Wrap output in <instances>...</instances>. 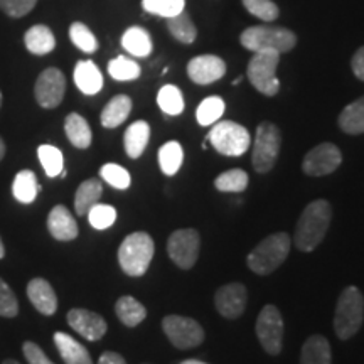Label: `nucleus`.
<instances>
[{
	"label": "nucleus",
	"instance_id": "1",
	"mask_svg": "<svg viewBox=\"0 0 364 364\" xmlns=\"http://www.w3.org/2000/svg\"><path fill=\"white\" fill-rule=\"evenodd\" d=\"M332 220V208L326 199L312 201L304 209L300 220L295 228L294 243L300 252H312L316 250L329 230Z\"/></svg>",
	"mask_w": 364,
	"mask_h": 364
},
{
	"label": "nucleus",
	"instance_id": "2",
	"mask_svg": "<svg viewBox=\"0 0 364 364\" xmlns=\"http://www.w3.org/2000/svg\"><path fill=\"white\" fill-rule=\"evenodd\" d=\"M240 43L253 53L275 51L282 54L292 51L297 44V36L284 26H253L241 33Z\"/></svg>",
	"mask_w": 364,
	"mask_h": 364
},
{
	"label": "nucleus",
	"instance_id": "3",
	"mask_svg": "<svg viewBox=\"0 0 364 364\" xmlns=\"http://www.w3.org/2000/svg\"><path fill=\"white\" fill-rule=\"evenodd\" d=\"M364 321V297L358 287L349 285L341 292L334 314V331L341 341L351 339Z\"/></svg>",
	"mask_w": 364,
	"mask_h": 364
},
{
	"label": "nucleus",
	"instance_id": "4",
	"mask_svg": "<svg viewBox=\"0 0 364 364\" xmlns=\"http://www.w3.org/2000/svg\"><path fill=\"white\" fill-rule=\"evenodd\" d=\"M156 245L145 231H135L122 241L118 248V263L129 277H142L149 270Z\"/></svg>",
	"mask_w": 364,
	"mask_h": 364
},
{
	"label": "nucleus",
	"instance_id": "5",
	"mask_svg": "<svg viewBox=\"0 0 364 364\" xmlns=\"http://www.w3.org/2000/svg\"><path fill=\"white\" fill-rule=\"evenodd\" d=\"M289 252L290 236L284 231L267 236L248 255L247 262L250 270L257 273V275H268V273L275 272L287 260Z\"/></svg>",
	"mask_w": 364,
	"mask_h": 364
},
{
	"label": "nucleus",
	"instance_id": "6",
	"mask_svg": "<svg viewBox=\"0 0 364 364\" xmlns=\"http://www.w3.org/2000/svg\"><path fill=\"white\" fill-rule=\"evenodd\" d=\"M282 147V134L277 125L270 122H263L258 125L257 135H255L252 164L253 169L258 174H267L277 164Z\"/></svg>",
	"mask_w": 364,
	"mask_h": 364
},
{
	"label": "nucleus",
	"instance_id": "7",
	"mask_svg": "<svg viewBox=\"0 0 364 364\" xmlns=\"http://www.w3.org/2000/svg\"><path fill=\"white\" fill-rule=\"evenodd\" d=\"M208 140L218 152L228 157L243 156L252 144L250 132L231 120L216 122V125L209 130Z\"/></svg>",
	"mask_w": 364,
	"mask_h": 364
},
{
	"label": "nucleus",
	"instance_id": "8",
	"mask_svg": "<svg viewBox=\"0 0 364 364\" xmlns=\"http://www.w3.org/2000/svg\"><path fill=\"white\" fill-rule=\"evenodd\" d=\"M279 63L280 53L275 51L255 53V56L248 63L247 76L250 83L265 97H275L280 91V81L275 76Z\"/></svg>",
	"mask_w": 364,
	"mask_h": 364
},
{
	"label": "nucleus",
	"instance_id": "9",
	"mask_svg": "<svg viewBox=\"0 0 364 364\" xmlns=\"http://www.w3.org/2000/svg\"><path fill=\"white\" fill-rule=\"evenodd\" d=\"M255 331H257V338L262 348L272 356H279L284 346V318L279 307H263L255 324Z\"/></svg>",
	"mask_w": 364,
	"mask_h": 364
},
{
	"label": "nucleus",
	"instance_id": "10",
	"mask_svg": "<svg viewBox=\"0 0 364 364\" xmlns=\"http://www.w3.org/2000/svg\"><path fill=\"white\" fill-rule=\"evenodd\" d=\"M201 248V236L193 228L177 230L167 241V253L171 260L182 270H189L196 265Z\"/></svg>",
	"mask_w": 364,
	"mask_h": 364
},
{
	"label": "nucleus",
	"instance_id": "11",
	"mask_svg": "<svg viewBox=\"0 0 364 364\" xmlns=\"http://www.w3.org/2000/svg\"><path fill=\"white\" fill-rule=\"evenodd\" d=\"M66 93V76L58 68H46L36 80L34 98L41 108L53 110L61 105Z\"/></svg>",
	"mask_w": 364,
	"mask_h": 364
},
{
	"label": "nucleus",
	"instance_id": "12",
	"mask_svg": "<svg viewBox=\"0 0 364 364\" xmlns=\"http://www.w3.org/2000/svg\"><path fill=\"white\" fill-rule=\"evenodd\" d=\"M162 329L177 349H191L204 341L201 324L194 318L182 316H167L162 321Z\"/></svg>",
	"mask_w": 364,
	"mask_h": 364
},
{
	"label": "nucleus",
	"instance_id": "13",
	"mask_svg": "<svg viewBox=\"0 0 364 364\" xmlns=\"http://www.w3.org/2000/svg\"><path fill=\"white\" fill-rule=\"evenodd\" d=\"M341 162H343V154H341L338 145L326 142L309 150L307 156L304 157L302 169L307 176L312 177L329 176L334 171H338Z\"/></svg>",
	"mask_w": 364,
	"mask_h": 364
},
{
	"label": "nucleus",
	"instance_id": "14",
	"mask_svg": "<svg viewBox=\"0 0 364 364\" xmlns=\"http://www.w3.org/2000/svg\"><path fill=\"white\" fill-rule=\"evenodd\" d=\"M68 324L73 331H76L81 338L86 341H100L107 334V321L97 312H91L88 309H71L66 316Z\"/></svg>",
	"mask_w": 364,
	"mask_h": 364
},
{
	"label": "nucleus",
	"instance_id": "15",
	"mask_svg": "<svg viewBox=\"0 0 364 364\" xmlns=\"http://www.w3.org/2000/svg\"><path fill=\"white\" fill-rule=\"evenodd\" d=\"M248 292L243 284H228L215 294L216 311L225 318H238L247 307Z\"/></svg>",
	"mask_w": 364,
	"mask_h": 364
},
{
	"label": "nucleus",
	"instance_id": "16",
	"mask_svg": "<svg viewBox=\"0 0 364 364\" xmlns=\"http://www.w3.org/2000/svg\"><path fill=\"white\" fill-rule=\"evenodd\" d=\"M226 75V63L213 54L196 56L188 65V76L196 85H211Z\"/></svg>",
	"mask_w": 364,
	"mask_h": 364
},
{
	"label": "nucleus",
	"instance_id": "17",
	"mask_svg": "<svg viewBox=\"0 0 364 364\" xmlns=\"http://www.w3.org/2000/svg\"><path fill=\"white\" fill-rule=\"evenodd\" d=\"M48 230L54 240L71 241L78 238V223L73 218L71 211L63 204L54 206L48 215Z\"/></svg>",
	"mask_w": 364,
	"mask_h": 364
},
{
	"label": "nucleus",
	"instance_id": "18",
	"mask_svg": "<svg viewBox=\"0 0 364 364\" xmlns=\"http://www.w3.org/2000/svg\"><path fill=\"white\" fill-rule=\"evenodd\" d=\"M27 297L38 312L43 316H53L58 311V295L53 285L46 279H33L27 284Z\"/></svg>",
	"mask_w": 364,
	"mask_h": 364
},
{
	"label": "nucleus",
	"instance_id": "19",
	"mask_svg": "<svg viewBox=\"0 0 364 364\" xmlns=\"http://www.w3.org/2000/svg\"><path fill=\"white\" fill-rule=\"evenodd\" d=\"M53 339L65 364H93L88 349L81 343H78L75 338H71L70 334H66V332H56Z\"/></svg>",
	"mask_w": 364,
	"mask_h": 364
},
{
	"label": "nucleus",
	"instance_id": "20",
	"mask_svg": "<svg viewBox=\"0 0 364 364\" xmlns=\"http://www.w3.org/2000/svg\"><path fill=\"white\" fill-rule=\"evenodd\" d=\"M75 85L85 95H97L103 88V75L93 61H78L75 66Z\"/></svg>",
	"mask_w": 364,
	"mask_h": 364
},
{
	"label": "nucleus",
	"instance_id": "21",
	"mask_svg": "<svg viewBox=\"0 0 364 364\" xmlns=\"http://www.w3.org/2000/svg\"><path fill=\"white\" fill-rule=\"evenodd\" d=\"M26 49L36 56H46L56 48V38L53 31L44 24H36L24 34Z\"/></svg>",
	"mask_w": 364,
	"mask_h": 364
},
{
	"label": "nucleus",
	"instance_id": "22",
	"mask_svg": "<svg viewBox=\"0 0 364 364\" xmlns=\"http://www.w3.org/2000/svg\"><path fill=\"white\" fill-rule=\"evenodd\" d=\"M130 112L132 98L127 97V95H117L103 108L100 120H102V125L105 129H117V127H120L129 118Z\"/></svg>",
	"mask_w": 364,
	"mask_h": 364
},
{
	"label": "nucleus",
	"instance_id": "23",
	"mask_svg": "<svg viewBox=\"0 0 364 364\" xmlns=\"http://www.w3.org/2000/svg\"><path fill=\"white\" fill-rule=\"evenodd\" d=\"M300 364H332L329 341L321 334L311 336L302 346Z\"/></svg>",
	"mask_w": 364,
	"mask_h": 364
},
{
	"label": "nucleus",
	"instance_id": "24",
	"mask_svg": "<svg viewBox=\"0 0 364 364\" xmlns=\"http://www.w3.org/2000/svg\"><path fill=\"white\" fill-rule=\"evenodd\" d=\"M122 46H124L127 53L135 58H147L154 49L150 34L144 27L139 26H132L125 31L124 36H122Z\"/></svg>",
	"mask_w": 364,
	"mask_h": 364
},
{
	"label": "nucleus",
	"instance_id": "25",
	"mask_svg": "<svg viewBox=\"0 0 364 364\" xmlns=\"http://www.w3.org/2000/svg\"><path fill=\"white\" fill-rule=\"evenodd\" d=\"M150 139V127L145 120H136L125 130L124 145L130 159H139L144 154Z\"/></svg>",
	"mask_w": 364,
	"mask_h": 364
},
{
	"label": "nucleus",
	"instance_id": "26",
	"mask_svg": "<svg viewBox=\"0 0 364 364\" xmlns=\"http://www.w3.org/2000/svg\"><path fill=\"white\" fill-rule=\"evenodd\" d=\"M103 194V184L100 179H86L81 182L75 196V211L78 216H86L95 204L100 203Z\"/></svg>",
	"mask_w": 364,
	"mask_h": 364
},
{
	"label": "nucleus",
	"instance_id": "27",
	"mask_svg": "<svg viewBox=\"0 0 364 364\" xmlns=\"http://www.w3.org/2000/svg\"><path fill=\"white\" fill-rule=\"evenodd\" d=\"M65 132L68 140L75 145L76 149H88L93 140V134H91L90 124L86 122L85 117L80 113H70L65 120Z\"/></svg>",
	"mask_w": 364,
	"mask_h": 364
},
{
	"label": "nucleus",
	"instance_id": "28",
	"mask_svg": "<svg viewBox=\"0 0 364 364\" xmlns=\"http://www.w3.org/2000/svg\"><path fill=\"white\" fill-rule=\"evenodd\" d=\"M339 129L348 135L364 134V97L349 103L338 118Z\"/></svg>",
	"mask_w": 364,
	"mask_h": 364
},
{
	"label": "nucleus",
	"instance_id": "29",
	"mask_svg": "<svg viewBox=\"0 0 364 364\" xmlns=\"http://www.w3.org/2000/svg\"><path fill=\"white\" fill-rule=\"evenodd\" d=\"M39 184H38V177L33 171L24 169L21 171L19 174L14 177L12 182V194L17 201L22 204H31L36 201L39 194Z\"/></svg>",
	"mask_w": 364,
	"mask_h": 364
},
{
	"label": "nucleus",
	"instance_id": "30",
	"mask_svg": "<svg viewBox=\"0 0 364 364\" xmlns=\"http://www.w3.org/2000/svg\"><path fill=\"white\" fill-rule=\"evenodd\" d=\"M115 314L122 324L127 327H135L147 317V309L136 299L130 297V295H124V297L117 300Z\"/></svg>",
	"mask_w": 364,
	"mask_h": 364
},
{
	"label": "nucleus",
	"instance_id": "31",
	"mask_svg": "<svg viewBox=\"0 0 364 364\" xmlns=\"http://www.w3.org/2000/svg\"><path fill=\"white\" fill-rule=\"evenodd\" d=\"M182 161H184V152H182V145L176 140L164 144L159 149V166L166 176H174L181 169Z\"/></svg>",
	"mask_w": 364,
	"mask_h": 364
},
{
	"label": "nucleus",
	"instance_id": "32",
	"mask_svg": "<svg viewBox=\"0 0 364 364\" xmlns=\"http://www.w3.org/2000/svg\"><path fill=\"white\" fill-rule=\"evenodd\" d=\"M167 29H169L172 38L179 41L182 44H193L196 41V36H198L196 26L193 24V21L189 19V16L186 12H181L174 17H169V19H167Z\"/></svg>",
	"mask_w": 364,
	"mask_h": 364
},
{
	"label": "nucleus",
	"instance_id": "33",
	"mask_svg": "<svg viewBox=\"0 0 364 364\" xmlns=\"http://www.w3.org/2000/svg\"><path fill=\"white\" fill-rule=\"evenodd\" d=\"M38 157L46 176L51 177V179L53 177H58L63 172V169H65V157H63V152L58 147H54V145H39Z\"/></svg>",
	"mask_w": 364,
	"mask_h": 364
},
{
	"label": "nucleus",
	"instance_id": "34",
	"mask_svg": "<svg viewBox=\"0 0 364 364\" xmlns=\"http://www.w3.org/2000/svg\"><path fill=\"white\" fill-rule=\"evenodd\" d=\"M157 103L164 113L171 117H177L184 112V98L182 91L174 85H166L159 90Z\"/></svg>",
	"mask_w": 364,
	"mask_h": 364
},
{
	"label": "nucleus",
	"instance_id": "35",
	"mask_svg": "<svg viewBox=\"0 0 364 364\" xmlns=\"http://www.w3.org/2000/svg\"><path fill=\"white\" fill-rule=\"evenodd\" d=\"M225 102L220 97H208L206 100H203L198 110H196L198 124L201 127L215 125L216 122H220L223 113H225Z\"/></svg>",
	"mask_w": 364,
	"mask_h": 364
},
{
	"label": "nucleus",
	"instance_id": "36",
	"mask_svg": "<svg viewBox=\"0 0 364 364\" xmlns=\"http://www.w3.org/2000/svg\"><path fill=\"white\" fill-rule=\"evenodd\" d=\"M250 177L245 171L231 169L215 179V188L221 193H243L248 188Z\"/></svg>",
	"mask_w": 364,
	"mask_h": 364
},
{
	"label": "nucleus",
	"instance_id": "37",
	"mask_svg": "<svg viewBox=\"0 0 364 364\" xmlns=\"http://www.w3.org/2000/svg\"><path fill=\"white\" fill-rule=\"evenodd\" d=\"M140 73V66L130 58L118 56L108 63V75L117 81H134L139 78Z\"/></svg>",
	"mask_w": 364,
	"mask_h": 364
},
{
	"label": "nucleus",
	"instance_id": "38",
	"mask_svg": "<svg viewBox=\"0 0 364 364\" xmlns=\"http://www.w3.org/2000/svg\"><path fill=\"white\" fill-rule=\"evenodd\" d=\"M71 43L86 54H93L98 49V39L83 22H73L70 27Z\"/></svg>",
	"mask_w": 364,
	"mask_h": 364
},
{
	"label": "nucleus",
	"instance_id": "39",
	"mask_svg": "<svg viewBox=\"0 0 364 364\" xmlns=\"http://www.w3.org/2000/svg\"><path fill=\"white\" fill-rule=\"evenodd\" d=\"M142 7L145 12L169 19L184 12L186 0H142Z\"/></svg>",
	"mask_w": 364,
	"mask_h": 364
},
{
	"label": "nucleus",
	"instance_id": "40",
	"mask_svg": "<svg viewBox=\"0 0 364 364\" xmlns=\"http://www.w3.org/2000/svg\"><path fill=\"white\" fill-rule=\"evenodd\" d=\"M100 176H102V179L105 182H108L112 188H115L118 191H125L130 188V172L124 169L122 166H118V164H105L102 169H100Z\"/></svg>",
	"mask_w": 364,
	"mask_h": 364
},
{
	"label": "nucleus",
	"instance_id": "41",
	"mask_svg": "<svg viewBox=\"0 0 364 364\" xmlns=\"http://www.w3.org/2000/svg\"><path fill=\"white\" fill-rule=\"evenodd\" d=\"M88 221L95 230H108L117 220V209L110 206V204L97 203L88 211Z\"/></svg>",
	"mask_w": 364,
	"mask_h": 364
},
{
	"label": "nucleus",
	"instance_id": "42",
	"mask_svg": "<svg viewBox=\"0 0 364 364\" xmlns=\"http://www.w3.org/2000/svg\"><path fill=\"white\" fill-rule=\"evenodd\" d=\"M241 2L252 16L258 17L263 22H273L280 16L279 7L273 0H241Z\"/></svg>",
	"mask_w": 364,
	"mask_h": 364
},
{
	"label": "nucleus",
	"instance_id": "43",
	"mask_svg": "<svg viewBox=\"0 0 364 364\" xmlns=\"http://www.w3.org/2000/svg\"><path fill=\"white\" fill-rule=\"evenodd\" d=\"M19 314V302L16 294L4 279H0V317L12 318Z\"/></svg>",
	"mask_w": 364,
	"mask_h": 364
},
{
	"label": "nucleus",
	"instance_id": "44",
	"mask_svg": "<svg viewBox=\"0 0 364 364\" xmlns=\"http://www.w3.org/2000/svg\"><path fill=\"white\" fill-rule=\"evenodd\" d=\"M38 0H0V11L12 19H21L29 14Z\"/></svg>",
	"mask_w": 364,
	"mask_h": 364
},
{
	"label": "nucleus",
	"instance_id": "45",
	"mask_svg": "<svg viewBox=\"0 0 364 364\" xmlns=\"http://www.w3.org/2000/svg\"><path fill=\"white\" fill-rule=\"evenodd\" d=\"M22 353L29 364H54L51 359L46 356V353L33 341H26L22 344Z\"/></svg>",
	"mask_w": 364,
	"mask_h": 364
},
{
	"label": "nucleus",
	"instance_id": "46",
	"mask_svg": "<svg viewBox=\"0 0 364 364\" xmlns=\"http://www.w3.org/2000/svg\"><path fill=\"white\" fill-rule=\"evenodd\" d=\"M351 68L354 76H356L359 81H364V46H361V48L354 53V56L351 59Z\"/></svg>",
	"mask_w": 364,
	"mask_h": 364
},
{
	"label": "nucleus",
	"instance_id": "47",
	"mask_svg": "<svg viewBox=\"0 0 364 364\" xmlns=\"http://www.w3.org/2000/svg\"><path fill=\"white\" fill-rule=\"evenodd\" d=\"M98 364H127L125 358L122 354L113 353V351H107L103 353L98 359Z\"/></svg>",
	"mask_w": 364,
	"mask_h": 364
},
{
	"label": "nucleus",
	"instance_id": "48",
	"mask_svg": "<svg viewBox=\"0 0 364 364\" xmlns=\"http://www.w3.org/2000/svg\"><path fill=\"white\" fill-rule=\"evenodd\" d=\"M4 156H6V142H4V139L0 136V161H2Z\"/></svg>",
	"mask_w": 364,
	"mask_h": 364
},
{
	"label": "nucleus",
	"instance_id": "49",
	"mask_svg": "<svg viewBox=\"0 0 364 364\" xmlns=\"http://www.w3.org/2000/svg\"><path fill=\"white\" fill-rule=\"evenodd\" d=\"M181 364H208V363L199 361V359H186V361H182Z\"/></svg>",
	"mask_w": 364,
	"mask_h": 364
},
{
	"label": "nucleus",
	"instance_id": "50",
	"mask_svg": "<svg viewBox=\"0 0 364 364\" xmlns=\"http://www.w3.org/2000/svg\"><path fill=\"white\" fill-rule=\"evenodd\" d=\"M4 257H6V247H4L2 238H0V260H2Z\"/></svg>",
	"mask_w": 364,
	"mask_h": 364
},
{
	"label": "nucleus",
	"instance_id": "51",
	"mask_svg": "<svg viewBox=\"0 0 364 364\" xmlns=\"http://www.w3.org/2000/svg\"><path fill=\"white\" fill-rule=\"evenodd\" d=\"M2 364H21V363L16 361V359H6Z\"/></svg>",
	"mask_w": 364,
	"mask_h": 364
},
{
	"label": "nucleus",
	"instance_id": "52",
	"mask_svg": "<svg viewBox=\"0 0 364 364\" xmlns=\"http://www.w3.org/2000/svg\"><path fill=\"white\" fill-rule=\"evenodd\" d=\"M0 107H2V91H0Z\"/></svg>",
	"mask_w": 364,
	"mask_h": 364
}]
</instances>
